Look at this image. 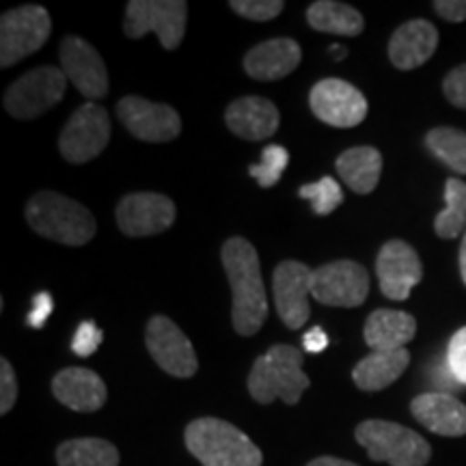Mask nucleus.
Listing matches in <instances>:
<instances>
[{
	"instance_id": "obj_1",
	"label": "nucleus",
	"mask_w": 466,
	"mask_h": 466,
	"mask_svg": "<svg viewBox=\"0 0 466 466\" xmlns=\"http://www.w3.org/2000/svg\"><path fill=\"white\" fill-rule=\"evenodd\" d=\"M220 258L231 285L233 329L242 337L255 335L268 318V299L258 250L244 238H229L223 244Z\"/></svg>"
},
{
	"instance_id": "obj_2",
	"label": "nucleus",
	"mask_w": 466,
	"mask_h": 466,
	"mask_svg": "<svg viewBox=\"0 0 466 466\" xmlns=\"http://www.w3.org/2000/svg\"><path fill=\"white\" fill-rule=\"evenodd\" d=\"M188 451L203 466H261V450L242 430L217 417H201L184 432Z\"/></svg>"
},
{
	"instance_id": "obj_3",
	"label": "nucleus",
	"mask_w": 466,
	"mask_h": 466,
	"mask_svg": "<svg viewBox=\"0 0 466 466\" xmlns=\"http://www.w3.org/2000/svg\"><path fill=\"white\" fill-rule=\"evenodd\" d=\"M302 352L288 343H277L253 363L248 374L250 398L259 404L283 400L285 404H299L309 389V376L302 371Z\"/></svg>"
},
{
	"instance_id": "obj_4",
	"label": "nucleus",
	"mask_w": 466,
	"mask_h": 466,
	"mask_svg": "<svg viewBox=\"0 0 466 466\" xmlns=\"http://www.w3.org/2000/svg\"><path fill=\"white\" fill-rule=\"evenodd\" d=\"M26 220L39 236L66 247H83L96 236V217L83 203L58 195L55 190H42L28 201Z\"/></svg>"
},
{
	"instance_id": "obj_5",
	"label": "nucleus",
	"mask_w": 466,
	"mask_h": 466,
	"mask_svg": "<svg viewBox=\"0 0 466 466\" xmlns=\"http://www.w3.org/2000/svg\"><path fill=\"white\" fill-rule=\"evenodd\" d=\"M354 436L374 462H387L391 466H425L432 458V447L421 434L393 421L367 419L359 423Z\"/></svg>"
},
{
	"instance_id": "obj_6",
	"label": "nucleus",
	"mask_w": 466,
	"mask_h": 466,
	"mask_svg": "<svg viewBox=\"0 0 466 466\" xmlns=\"http://www.w3.org/2000/svg\"><path fill=\"white\" fill-rule=\"evenodd\" d=\"M188 5L184 0H132L126 7L124 31L130 39L158 35L162 48L175 50L186 33Z\"/></svg>"
},
{
	"instance_id": "obj_7",
	"label": "nucleus",
	"mask_w": 466,
	"mask_h": 466,
	"mask_svg": "<svg viewBox=\"0 0 466 466\" xmlns=\"http://www.w3.org/2000/svg\"><path fill=\"white\" fill-rule=\"evenodd\" d=\"M67 76L63 69L44 66L17 78L5 93V110L15 119H37L66 96Z\"/></svg>"
},
{
	"instance_id": "obj_8",
	"label": "nucleus",
	"mask_w": 466,
	"mask_h": 466,
	"mask_svg": "<svg viewBox=\"0 0 466 466\" xmlns=\"http://www.w3.org/2000/svg\"><path fill=\"white\" fill-rule=\"evenodd\" d=\"M52 22L39 5H25L0 17V66L11 67L48 42Z\"/></svg>"
},
{
	"instance_id": "obj_9",
	"label": "nucleus",
	"mask_w": 466,
	"mask_h": 466,
	"mask_svg": "<svg viewBox=\"0 0 466 466\" xmlns=\"http://www.w3.org/2000/svg\"><path fill=\"white\" fill-rule=\"evenodd\" d=\"M110 141V119L106 108L86 102L63 127L58 151L69 165H85L102 154Z\"/></svg>"
},
{
	"instance_id": "obj_10",
	"label": "nucleus",
	"mask_w": 466,
	"mask_h": 466,
	"mask_svg": "<svg viewBox=\"0 0 466 466\" xmlns=\"http://www.w3.org/2000/svg\"><path fill=\"white\" fill-rule=\"evenodd\" d=\"M367 294H370V275L357 261H330L313 270L311 296L326 307H360Z\"/></svg>"
},
{
	"instance_id": "obj_11",
	"label": "nucleus",
	"mask_w": 466,
	"mask_h": 466,
	"mask_svg": "<svg viewBox=\"0 0 466 466\" xmlns=\"http://www.w3.org/2000/svg\"><path fill=\"white\" fill-rule=\"evenodd\" d=\"M145 346L162 371L175 378H190L199 370L195 348L177 324L167 316H154L145 330Z\"/></svg>"
},
{
	"instance_id": "obj_12",
	"label": "nucleus",
	"mask_w": 466,
	"mask_h": 466,
	"mask_svg": "<svg viewBox=\"0 0 466 466\" xmlns=\"http://www.w3.org/2000/svg\"><path fill=\"white\" fill-rule=\"evenodd\" d=\"M116 115L132 137L147 143H168L182 132V119L168 104H156L138 96H127L116 104Z\"/></svg>"
},
{
	"instance_id": "obj_13",
	"label": "nucleus",
	"mask_w": 466,
	"mask_h": 466,
	"mask_svg": "<svg viewBox=\"0 0 466 466\" xmlns=\"http://www.w3.org/2000/svg\"><path fill=\"white\" fill-rule=\"evenodd\" d=\"M175 203L158 192H132L116 206V225L130 238L158 236L175 223Z\"/></svg>"
},
{
	"instance_id": "obj_14",
	"label": "nucleus",
	"mask_w": 466,
	"mask_h": 466,
	"mask_svg": "<svg viewBox=\"0 0 466 466\" xmlns=\"http://www.w3.org/2000/svg\"><path fill=\"white\" fill-rule=\"evenodd\" d=\"M313 115L333 127H354L367 116V100L357 86L339 78H326L309 96Z\"/></svg>"
},
{
	"instance_id": "obj_15",
	"label": "nucleus",
	"mask_w": 466,
	"mask_h": 466,
	"mask_svg": "<svg viewBox=\"0 0 466 466\" xmlns=\"http://www.w3.org/2000/svg\"><path fill=\"white\" fill-rule=\"evenodd\" d=\"M313 270L300 261H283L277 266L272 277V291H275V305L281 322L289 330L302 329L311 316L309 296H311Z\"/></svg>"
},
{
	"instance_id": "obj_16",
	"label": "nucleus",
	"mask_w": 466,
	"mask_h": 466,
	"mask_svg": "<svg viewBox=\"0 0 466 466\" xmlns=\"http://www.w3.org/2000/svg\"><path fill=\"white\" fill-rule=\"evenodd\" d=\"M376 275L382 294L391 300H406L423 279V264L417 250L404 240H391L380 248Z\"/></svg>"
},
{
	"instance_id": "obj_17",
	"label": "nucleus",
	"mask_w": 466,
	"mask_h": 466,
	"mask_svg": "<svg viewBox=\"0 0 466 466\" xmlns=\"http://www.w3.org/2000/svg\"><path fill=\"white\" fill-rule=\"evenodd\" d=\"M61 69L76 89L89 100H100L108 93V72L102 56L80 37H66L58 50Z\"/></svg>"
},
{
	"instance_id": "obj_18",
	"label": "nucleus",
	"mask_w": 466,
	"mask_h": 466,
	"mask_svg": "<svg viewBox=\"0 0 466 466\" xmlns=\"http://www.w3.org/2000/svg\"><path fill=\"white\" fill-rule=\"evenodd\" d=\"M52 393L63 406L76 412H96L106 404V384L96 371L85 367H67L52 380Z\"/></svg>"
},
{
	"instance_id": "obj_19",
	"label": "nucleus",
	"mask_w": 466,
	"mask_h": 466,
	"mask_svg": "<svg viewBox=\"0 0 466 466\" xmlns=\"http://www.w3.org/2000/svg\"><path fill=\"white\" fill-rule=\"evenodd\" d=\"M410 412L419 423L439 436L466 434V406L447 391L421 393L410 401Z\"/></svg>"
},
{
	"instance_id": "obj_20",
	"label": "nucleus",
	"mask_w": 466,
	"mask_h": 466,
	"mask_svg": "<svg viewBox=\"0 0 466 466\" xmlns=\"http://www.w3.org/2000/svg\"><path fill=\"white\" fill-rule=\"evenodd\" d=\"M279 108L266 97L248 96L231 102L225 113L227 127L244 141H264L279 127Z\"/></svg>"
},
{
	"instance_id": "obj_21",
	"label": "nucleus",
	"mask_w": 466,
	"mask_h": 466,
	"mask_svg": "<svg viewBox=\"0 0 466 466\" xmlns=\"http://www.w3.org/2000/svg\"><path fill=\"white\" fill-rule=\"evenodd\" d=\"M439 31L428 20H410L393 33L389 42V58L401 72L421 67L436 52Z\"/></svg>"
},
{
	"instance_id": "obj_22",
	"label": "nucleus",
	"mask_w": 466,
	"mask_h": 466,
	"mask_svg": "<svg viewBox=\"0 0 466 466\" xmlns=\"http://www.w3.org/2000/svg\"><path fill=\"white\" fill-rule=\"evenodd\" d=\"M300 61V46L289 37H277L250 48L244 56V69L255 80H279L294 72Z\"/></svg>"
},
{
	"instance_id": "obj_23",
	"label": "nucleus",
	"mask_w": 466,
	"mask_h": 466,
	"mask_svg": "<svg viewBox=\"0 0 466 466\" xmlns=\"http://www.w3.org/2000/svg\"><path fill=\"white\" fill-rule=\"evenodd\" d=\"M415 318L395 309H376L365 322V343L371 348V352L406 348L415 339Z\"/></svg>"
},
{
	"instance_id": "obj_24",
	"label": "nucleus",
	"mask_w": 466,
	"mask_h": 466,
	"mask_svg": "<svg viewBox=\"0 0 466 466\" xmlns=\"http://www.w3.org/2000/svg\"><path fill=\"white\" fill-rule=\"evenodd\" d=\"M408 365H410V354L406 348L371 352L354 367L352 380L360 391H382L404 374Z\"/></svg>"
},
{
	"instance_id": "obj_25",
	"label": "nucleus",
	"mask_w": 466,
	"mask_h": 466,
	"mask_svg": "<svg viewBox=\"0 0 466 466\" xmlns=\"http://www.w3.org/2000/svg\"><path fill=\"white\" fill-rule=\"evenodd\" d=\"M337 173L350 190L370 195L382 175V154L376 147H352L337 158Z\"/></svg>"
},
{
	"instance_id": "obj_26",
	"label": "nucleus",
	"mask_w": 466,
	"mask_h": 466,
	"mask_svg": "<svg viewBox=\"0 0 466 466\" xmlns=\"http://www.w3.org/2000/svg\"><path fill=\"white\" fill-rule=\"evenodd\" d=\"M309 26L319 33L341 35V37H357L363 33L365 20L357 9L335 0H319L307 9Z\"/></svg>"
},
{
	"instance_id": "obj_27",
	"label": "nucleus",
	"mask_w": 466,
	"mask_h": 466,
	"mask_svg": "<svg viewBox=\"0 0 466 466\" xmlns=\"http://www.w3.org/2000/svg\"><path fill=\"white\" fill-rule=\"evenodd\" d=\"M58 466H119V451L104 439H72L58 445Z\"/></svg>"
},
{
	"instance_id": "obj_28",
	"label": "nucleus",
	"mask_w": 466,
	"mask_h": 466,
	"mask_svg": "<svg viewBox=\"0 0 466 466\" xmlns=\"http://www.w3.org/2000/svg\"><path fill=\"white\" fill-rule=\"evenodd\" d=\"M447 208L436 217L434 231L442 240H453L460 233H466V184L450 177L445 184Z\"/></svg>"
},
{
	"instance_id": "obj_29",
	"label": "nucleus",
	"mask_w": 466,
	"mask_h": 466,
	"mask_svg": "<svg viewBox=\"0 0 466 466\" xmlns=\"http://www.w3.org/2000/svg\"><path fill=\"white\" fill-rule=\"evenodd\" d=\"M425 145L442 165L466 175V132L456 127H434L425 137Z\"/></svg>"
},
{
	"instance_id": "obj_30",
	"label": "nucleus",
	"mask_w": 466,
	"mask_h": 466,
	"mask_svg": "<svg viewBox=\"0 0 466 466\" xmlns=\"http://www.w3.org/2000/svg\"><path fill=\"white\" fill-rule=\"evenodd\" d=\"M299 195L311 203L313 212L318 217H329L343 203V190L339 182H335L333 177H322L319 182L302 186Z\"/></svg>"
},
{
	"instance_id": "obj_31",
	"label": "nucleus",
	"mask_w": 466,
	"mask_h": 466,
	"mask_svg": "<svg viewBox=\"0 0 466 466\" xmlns=\"http://www.w3.org/2000/svg\"><path fill=\"white\" fill-rule=\"evenodd\" d=\"M288 149L281 147V145H268V147L261 151V160L258 165L248 168V175L258 179L261 188H272V186H277L279 179H281L285 168H288Z\"/></svg>"
},
{
	"instance_id": "obj_32",
	"label": "nucleus",
	"mask_w": 466,
	"mask_h": 466,
	"mask_svg": "<svg viewBox=\"0 0 466 466\" xmlns=\"http://www.w3.org/2000/svg\"><path fill=\"white\" fill-rule=\"evenodd\" d=\"M229 7L247 20L268 22L281 14L285 5L281 0H231Z\"/></svg>"
},
{
	"instance_id": "obj_33",
	"label": "nucleus",
	"mask_w": 466,
	"mask_h": 466,
	"mask_svg": "<svg viewBox=\"0 0 466 466\" xmlns=\"http://www.w3.org/2000/svg\"><path fill=\"white\" fill-rule=\"evenodd\" d=\"M447 367L453 380L466 387V326L451 337L450 348H447Z\"/></svg>"
},
{
	"instance_id": "obj_34",
	"label": "nucleus",
	"mask_w": 466,
	"mask_h": 466,
	"mask_svg": "<svg viewBox=\"0 0 466 466\" xmlns=\"http://www.w3.org/2000/svg\"><path fill=\"white\" fill-rule=\"evenodd\" d=\"M102 341H104L102 329H97L93 322H83L78 326V330H76V335L72 339V352L76 354V357L86 359L102 346Z\"/></svg>"
},
{
	"instance_id": "obj_35",
	"label": "nucleus",
	"mask_w": 466,
	"mask_h": 466,
	"mask_svg": "<svg viewBox=\"0 0 466 466\" xmlns=\"http://www.w3.org/2000/svg\"><path fill=\"white\" fill-rule=\"evenodd\" d=\"M17 400V378L7 359H0V415H7Z\"/></svg>"
},
{
	"instance_id": "obj_36",
	"label": "nucleus",
	"mask_w": 466,
	"mask_h": 466,
	"mask_svg": "<svg viewBox=\"0 0 466 466\" xmlns=\"http://www.w3.org/2000/svg\"><path fill=\"white\" fill-rule=\"evenodd\" d=\"M442 91H445L447 100H450L453 106L466 110V63L464 66H458L456 69H451V72L445 76Z\"/></svg>"
},
{
	"instance_id": "obj_37",
	"label": "nucleus",
	"mask_w": 466,
	"mask_h": 466,
	"mask_svg": "<svg viewBox=\"0 0 466 466\" xmlns=\"http://www.w3.org/2000/svg\"><path fill=\"white\" fill-rule=\"evenodd\" d=\"M52 309H55V300H52V296L48 291H39V294L33 299V307L26 316L28 326H31V329H44L46 322H48Z\"/></svg>"
},
{
	"instance_id": "obj_38",
	"label": "nucleus",
	"mask_w": 466,
	"mask_h": 466,
	"mask_svg": "<svg viewBox=\"0 0 466 466\" xmlns=\"http://www.w3.org/2000/svg\"><path fill=\"white\" fill-rule=\"evenodd\" d=\"M434 11L442 20L458 25L466 20V0H436Z\"/></svg>"
},
{
	"instance_id": "obj_39",
	"label": "nucleus",
	"mask_w": 466,
	"mask_h": 466,
	"mask_svg": "<svg viewBox=\"0 0 466 466\" xmlns=\"http://www.w3.org/2000/svg\"><path fill=\"white\" fill-rule=\"evenodd\" d=\"M302 348H305V352L309 354L324 352V350L329 348V335L324 333V329L316 326V329L307 330L305 337H302Z\"/></svg>"
},
{
	"instance_id": "obj_40",
	"label": "nucleus",
	"mask_w": 466,
	"mask_h": 466,
	"mask_svg": "<svg viewBox=\"0 0 466 466\" xmlns=\"http://www.w3.org/2000/svg\"><path fill=\"white\" fill-rule=\"evenodd\" d=\"M307 466H359V464L348 462V460H341V458H333V456H319L316 460H311Z\"/></svg>"
},
{
	"instance_id": "obj_41",
	"label": "nucleus",
	"mask_w": 466,
	"mask_h": 466,
	"mask_svg": "<svg viewBox=\"0 0 466 466\" xmlns=\"http://www.w3.org/2000/svg\"><path fill=\"white\" fill-rule=\"evenodd\" d=\"M460 275L466 285V233L462 236V244H460Z\"/></svg>"
},
{
	"instance_id": "obj_42",
	"label": "nucleus",
	"mask_w": 466,
	"mask_h": 466,
	"mask_svg": "<svg viewBox=\"0 0 466 466\" xmlns=\"http://www.w3.org/2000/svg\"><path fill=\"white\" fill-rule=\"evenodd\" d=\"M330 56H333V58H337V61H339V58L346 56V50H343V48H337V46H333V48H330Z\"/></svg>"
}]
</instances>
